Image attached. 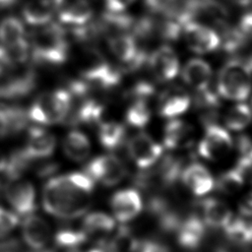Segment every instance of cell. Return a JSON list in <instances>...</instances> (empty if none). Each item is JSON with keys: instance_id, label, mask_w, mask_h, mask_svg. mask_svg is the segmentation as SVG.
I'll return each instance as SVG.
<instances>
[{"instance_id": "cell-1", "label": "cell", "mask_w": 252, "mask_h": 252, "mask_svg": "<svg viewBox=\"0 0 252 252\" xmlns=\"http://www.w3.org/2000/svg\"><path fill=\"white\" fill-rule=\"evenodd\" d=\"M94 180L85 172H70L46 181L42 191V206L51 216L76 219L91 207Z\"/></svg>"}, {"instance_id": "cell-2", "label": "cell", "mask_w": 252, "mask_h": 252, "mask_svg": "<svg viewBox=\"0 0 252 252\" xmlns=\"http://www.w3.org/2000/svg\"><path fill=\"white\" fill-rule=\"evenodd\" d=\"M32 54L40 64L60 65L68 58L69 44L65 31L55 23L36 30L32 36Z\"/></svg>"}, {"instance_id": "cell-3", "label": "cell", "mask_w": 252, "mask_h": 252, "mask_svg": "<svg viewBox=\"0 0 252 252\" xmlns=\"http://www.w3.org/2000/svg\"><path fill=\"white\" fill-rule=\"evenodd\" d=\"M218 94L229 100L244 101L252 91V72L243 60L231 59L218 75Z\"/></svg>"}, {"instance_id": "cell-4", "label": "cell", "mask_w": 252, "mask_h": 252, "mask_svg": "<svg viewBox=\"0 0 252 252\" xmlns=\"http://www.w3.org/2000/svg\"><path fill=\"white\" fill-rule=\"evenodd\" d=\"M72 103V95L66 89L40 94L28 110L29 119L42 125L64 122Z\"/></svg>"}, {"instance_id": "cell-5", "label": "cell", "mask_w": 252, "mask_h": 252, "mask_svg": "<svg viewBox=\"0 0 252 252\" xmlns=\"http://www.w3.org/2000/svg\"><path fill=\"white\" fill-rule=\"evenodd\" d=\"M83 52L80 61L81 76L91 88L108 90L120 83L122 71L112 66L98 50L88 48Z\"/></svg>"}, {"instance_id": "cell-6", "label": "cell", "mask_w": 252, "mask_h": 252, "mask_svg": "<svg viewBox=\"0 0 252 252\" xmlns=\"http://www.w3.org/2000/svg\"><path fill=\"white\" fill-rule=\"evenodd\" d=\"M233 148V141L227 130L216 123L205 125V133L198 144L200 157L208 160H219Z\"/></svg>"}, {"instance_id": "cell-7", "label": "cell", "mask_w": 252, "mask_h": 252, "mask_svg": "<svg viewBox=\"0 0 252 252\" xmlns=\"http://www.w3.org/2000/svg\"><path fill=\"white\" fill-rule=\"evenodd\" d=\"M84 172L94 181H98L104 186H114L126 176L127 169L117 157L102 155L90 160L86 164Z\"/></svg>"}, {"instance_id": "cell-8", "label": "cell", "mask_w": 252, "mask_h": 252, "mask_svg": "<svg viewBox=\"0 0 252 252\" xmlns=\"http://www.w3.org/2000/svg\"><path fill=\"white\" fill-rule=\"evenodd\" d=\"M182 32L188 48L197 54L213 52L221 43L220 34L214 29L197 21H187Z\"/></svg>"}, {"instance_id": "cell-9", "label": "cell", "mask_w": 252, "mask_h": 252, "mask_svg": "<svg viewBox=\"0 0 252 252\" xmlns=\"http://www.w3.org/2000/svg\"><path fill=\"white\" fill-rule=\"evenodd\" d=\"M127 152L130 158L141 169L154 166L161 158L163 147L144 133L134 135L127 144Z\"/></svg>"}, {"instance_id": "cell-10", "label": "cell", "mask_w": 252, "mask_h": 252, "mask_svg": "<svg viewBox=\"0 0 252 252\" xmlns=\"http://www.w3.org/2000/svg\"><path fill=\"white\" fill-rule=\"evenodd\" d=\"M37 85V77L32 68L9 72L0 83V99L17 100L32 94Z\"/></svg>"}, {"instance_id": "cell-11", "label": "cell", "mask_w": 252, "mask_h": 252, "mask_svg": "<svg viewBox=\"0 0 252 252\" xmlns=\"http://www.w3.org/2000/svg\"><path fill=\"white\" fill-rule=\"evenodd\" d=\"M5 197L12 209L20 216L32 214L36 209L33 185L25 179H11L4 186Z\"/></svg>"}, {"instance_id": "cell-12", "label": "cell", "mask_w": 252, "mask_h": 252, "mask_svg": "<svg viewBox=\"0 0 252 252\" xmlns=\"http://www.w3.org/2000/svg\"><path fill=\"white\" fill-rule=\"evenodd\" d=\"M147 61L153 76L161 83L172 81L180 70L178 55L168 45H162L155 49Z\"/></svg>"}, {"instance_id": "cell-13", "label": "cell", "mask_w": 252, "mask_h": 252, "mask_svg": "<svg viewBox=\"0 0 252 252\" xmlns=\"http://www.w3.org/2000/svg\"><path fill=\"white\" fill-rule=\"evenodd\" d=\"M191 97L186 90L179 86L168 87L159 94L158 112L161 117L177 118L190 107Z\"/></svg>"}, {"instance_id": "cell-14", "label": "cell", "mask_w": 252, "mask_h": 252, "mask_svg": "<svg viewBox=\"0 0 252 252\" xmlns=\"http://www.w3.org/2000/svg\"><path fill=\"white\" fill-rule=\"evenodd\" d=\"M113 217L120 222H127L136 218L142 211L143 202L139 192L133 188L115 192L110 199Z\"/></svg>"}, {"instance_id": "cell-15", "label": "cell", "mask_w": 252, "mask_h": 252, "mask_svg": "<svg viewBox=\"0 0 252 252\" xmlns=\"http://www.w3.org/2000/svg\"><path fill=\"white\" fill-rule=\"evenodd\" d=\"M55 10L61 23L73 27L91 22L93 7L88 0H54Z\"/></svg>"}, {"instance_id": "cell-16", "label": "cell", "mask_w": 252, "mask_h": 252, "mask_svg": "<svg viewBox=\"0 0 252 252\" xmlns=\"http://www.w3.org/2000/svg\"><path fill=\"white\" fill-rule=\"evenodd\" d=\"M56 147V138L41 127H32L28 132L27 143L23 148L32 159L45 158L52 155Z\"/></svg>"}, {"instance_id": "cell-17", "label": "cell", "mask_w": 252, "mask_h": 252, "mask_svg": "<svg viewBox=\"0 0 252 252\" xmlns=\"http://www.w3.org/2000/svg\"><path fill=\"white\" fill-rule=\"evenodd\" d=\"M22 234L28 246L33 250H38L44 248L49 241L51 229L41 217L30 214L23 220Z\"/></svg>"}, {"instance_id": "cell-18", "label": "cell", "mask_w": 252, "mask_h": 252, "mask_svg": "<svg viewBox=\"0 0 252 252\" xmlns=\"http://www.w3.org/2000/svg\"><path fill=\"white\" fill-rule=\"evenodd\" d=\"M181 180L183 184L197 196L206 195L215 188V180L209 169L199 162L190 163L183 168Z\"/></svg>"}, {"instance_id": "cell-19", "label": "cell", "mask_w": 252, "mask_h": 252, "mask_svg": "<svg viewBox=\"0 0 252 252\" xmlns=\"http://www.w3.org/2000/svg\"><path fill=\"white\" fill-rule=\"evenodd\" d=\"M175 235L178 244L182 248L195 250L202 244L205 238V222L197 215H189L186 219H183Z\"/></svg>"}, {"instance_id": "cell-20", "label": "cell", "mask_w": 252, "mask_h": 252, "mask_svg": "<svg viewBox=\"0 0 252 252\" xmlns=\"http://www.w3.org/2000/svg\"><path fill=\"white\" fill-rule=\"evenodd\" d=\"M194 139V128L188 122L171 118L163 129V146L168 150L188 148Z\"/></svg>"}, {"instance_id": "cell-21", "label": "cell", "mask_w": 252, "mask_h": 252, "mask_svg": "<svg viewBox=\"0 0 252 252\" xmlns=\"http://www.w3.org/2000/svg\"><path fill=\"white\" fill-rule=\"evenodd\" d=\"M182 80L195 92L209 89L213 77L211 65L201 58H191L182 69Z\"/></svg>"}, {"instance_id": "cell-22", "label": "cell", "mask_w": 252, "mask_h": 252, "mask_svg": "<svg viewBox=\"0 0 252 252\" xmlns=\"http://www.w3.org/2000/svg\"><path fill=\"white\" fill-rule=\"evenodd\" d=\"M202 220L210 227H224L232 218L231 210L222 201L215 198H207L198 203Z\"/></svg>"}, {"instance_id": "cell-23", "label": "cell", "mask_w": 252, "mask_h": 252, "mask_svg": "<svg viewBox=\"0 0 252 252\" xmlns=\"http://www.w3.org/2000/svg\"><path fill=\"white\" fill-rule=\"evenodd\" d=\"M28 120V112L20 106L0 104V137L15 135L23 131Z\"/></svg>"}, {"instance_id": "cell-24", "label": "cell", "mask_w": 252, "mask_h": 252, "mask_svg": "<svg viewBox=\"0 0 252 252\" xmlns=\"http://www.w3.org/2000/svg\"><path fill=\"white\" fill-rule=\"evenodd\" d=\"M55 10L54 0H31L23 9V18L31 26L42 27L50 23Z\"/></svg>"}, {"instance_id": "cell-25", "label": "cell", "mask_w": 252, "mask_h": 252, "mask_svg": "<svg viewBox=\"0 0 252 252\" xmlns=\"http://www.w3.org/2000/svg\"><path fill=\"white\" fill-rule=\"evenodd\" d=\"M134 19L125 12H104L96 22L100 34H109V36L127 33L134 26Z\"/></svg>"}, {"instance_id": "cell-26", "label": "cell", "mask_w": 252, "mask_h": 252, "mask_svg": "<svg viewBox=\"0 0 252 252\" xmlns=\"http://www.w3.org/2000/svg\"><path fill=\"white\" fill-rule=\"evenodd\" d=\"M63 151L67 158L73 161H84L91 153L89 138L81 131H70L63 140Z\"/></svg>"}, {"instance_id": "cell-27", "label": "cell", "mask_w": 252, "mask_h": 252, "mask_svg": "<svg viewBox=\"0 0 252 252\" xmlns=\"http://www.w3.org/2000/svg\"><path fill=\"white\" fill-rule=\"evenodd\" d=\"M252 120V108L242 101L229 107L223 115V124L231 131H242Z\"/></svg>"}, {"instance_id": "cell-28", "label": "cell", "mask_w": 252, "mask_h": 252, "mask_svg": "<svg viewBox=\"0 0 252 252\" xmlns=\"http://www.w3.org/2000/svg\"><path fill=\"white\" fill-rule=\"evenodd\" d=\"M98 141L107 150L119 148L125 138V129L122 124L114 121L100 122L98 127Z\"/></svg>"}, {"instance_id": "cell-29", "label": "cell", "mask_w": 252, "mask_h": 252, "mask_svg": "<svg viewBox=\"0 0 252 252\" xmlns=\"http://www.w3.org/2000/svg\"><path fill=\"white\" fill-rule=\"evenodd\" d=\"M83 230L88 234H104L112 231L115 220L112 217L102 212H94L87 215L83 220Z\"/></svg>"}, {"instance_id": "cell-30", "label": "cell", "mask_w": 252, "mask_h": 252, "mask_svg": "<svg viewBox=\"0 0 252 252\" xmlns=\"http://www.w3.org/2000/svg\"><path fill=\"white\" fill-rule=\"evenodd\" d=\"M245 173L236 166L222 172L215 181L217 190L224 195H233L241 190L244 181Z\"/></svg>"}, {"instance_id": "cell-31", "label": "cell", "mask_w": 252, "mask_h": 252, "mask_svg": "<svg viewBox=\"0 0 252 252\" xmlns=\"http://www.w3.org/2000/svg\"><path fill=\"white\" fill-rule=\"evenodd\" d=\"M25 37V28L22 21L10 16L0 22V41L4 46H10Z\"/></svg>"}, {"instance_id": "cell-32", "label": "cell", "mask_w": 252, "mask_h": 252, "mask_svg": "<svg viewBox=\"0 0 252 252\" xmlns=\"http://www.w3.org/2000/svg\"><path fill=\"white\" fill-rule=\"evenodd\" d=\"M34 159L31 158L24 149L14 151L8 158H6V164L4 172L6 177L11 179L21 178V176L31 167Z\"/></svg>"}, {"instance_id": "cell-33", "label": "cell", "mask_w": 252, "mask_h": 252, "mask_svg": "<svg viewBox=\"0 0 252 252\" xmlns=\"http://www.w3.org/2000/svg\"><path fill=\"white\" fill-rule=\"evenodd\" d=\"M152 112L147 99L134 98L126 111V121L135 128L145 127L151 120Z\"/></svg>"}, {"instance_id": "cell-34", "label": "cell", "mask_w": 252, "mask_h": 252, "mask_svg": "<svg viewBox=\"0 0 252 252\" xmlns=\"http://www.w3.org/2000/svg\"><path fill=\"white\" fill-rule=\"evenodd\" d=\"M228 241L237 246L249 244V222L241 218L231 219L223 227Z\"/></svg>"}, {"instance_id": "cell-35", "label": "cell", "mask_w": 252, "mask_h": 252, "mask_svg": "<svg viewBox=\"0 0 252 252\" xmlns=\"http://www.w3.org/2000/svg\"><path fill=\"white\" fill-rule=\"evenodd\" d=\"M88 234L83 230H77L73 228H61L59 229L55 236L54 241L57 246L64 249L77 248L81 244L85 243L88 239Z\"/></svg>"}, {"instance_id": "cell-36", "label": "cell", "mask_w": 252, "mask_h": 252, "mask_svg": "<svg viewBox=\"0 0 252 252\" xmlns=\"http://www.w3.org/2000/svg\"><path fill=\"white\" fill-rule=\"evenodd\" d=\"M236 167L244 173L252 169V140L248 136H239L236 141Z\"/></svg>"}, {"instance_id": "cell-37", "label": "cell", "mask_w": 252, "mask_h": 252, "mask_svg": "<svg viewBox=\"0 0 252 252\" xmlns=\"http://www.w3.org/2000/svg\"><path fill=\"white\" fill-rule=\"evenodd\" d=\"M129 252H170V249L165 244L153 239L133 237Z\"/></svg>"}, {"instance_id": "cell-38", "label": "cell", "mask_w": 252, "mask_h": 252, "mask_svg": "<svg viewBox=\"0 0 252 252\" xmlns=\"http://www.w3.org/2000/svg\"><path fill=\"white\" fill-rule=\"evenodd\" d=\"M5 47L14 63H24L29 58L31 46L26 38L20 40L17 43Z\"/></svg>"}, {"instance_id": "cell-39", "label": "cell", "mask_w": 252, "mask_h": 252, "mask_svg": "<svg viewBox=\"0 0 252 252\" xmlns=\"http://www.w3.org/2000/svg\"><path fill=\"white\" fill-rule=\"evenodd\" d=\"M19 223V217L2 207H0V238L9 234Z\"/></svg>"}, {"instance_id": "cell-40", "label": "cell", "mask_w": 252, "mask_h": 252, "mask_svg": "<svg viewBox=\"0 0 252 252\" xmlns=\"http://www.w3.org/2000/svg\"><path fill=\"white\" fill-rule=\"evenodd\" d=\"M236 30L244 42L252 41V12L246 13L241 17Z\"/></svg>"}, {"instance_id": "cell-41", "label": "cell", "mask_w": 252, "mask_h": 252, "mask_svg": "<svg viewBox=\"0 0 252 252\" xmlns=\"http://www.w3.org/2000/svg\"><path fill=\"white\" fill-rule=\"evenodd\" d=\"M14 65L15 63L8 53L6 47L3 44H0V77L6 76L9 72H11Z\"/></svg>"}, {"instance_id": "cell-42", "label": "cell", "mask_w": 252, "mask_h": 252, "mask_svg": "<svg viewBox=\"0 0 252 252\" xmlns=\"http://www.w3.org/2000/svg\"><path fill=\"white\" fill-rule=\"evenodd\" d=\"M58 168H59V164L55 161H43L38 163L34 170L37 176L41 178H45L52 175L54 172H56Z\"/></svg>"}, {"instance_id": "cell-43", "label": "cell", "mask_w": 252, "mask_h": 252, "mask_svg": "<svg viewBox=\"0 0 252 252\" xmlns=\"http://www.w3.org/2000/svg\"><path fill=\"white\" fill-rule=\"evenodd\" d=\"M135 0H104L107 11L124 12Z\"/></svg>"}, {"instance_id": "cell-44", "label": "cell", "mask_w": 252, "mask_h": 252, "mask_svg": "<svg viewBox=\"0 0 252 252\" xmlns=\"http://www.w3.org/2000/svg\"><path fill=\"white\" fill-rule=\"evenodd\" d=\"M238 211L243 217H252V192L246 194L239 201Z\"/></svg>"}, {"instance_id": "cell-45", "label": "cell", "mask_w": 252, "mask_h": 252, "mask_svg": "<svg viewBox=\"0 0 252 252\" xmlns=\"http://www.w3.org/2000/svg\"><path fill=\"white\" fill-rule=\"evenodd\" d=\"M17 0H0V9H5L13 6Z\"/></svg>"}, {"instance_id": "cell-46", "label": "cell", "mask_w": 252, "mask_h": 252, "mask_svg": "<svg viewBox=\"0 0 252 252\" xmlns=\"http://www.w3.org/2000/svg\"><path fill=\"white\" fill-rule=\"evenodd\" d=\"M230 1L239 6H247L252 3V0H230Z\"/></svg>"}, {"instance_id": "cell-47", "label": "cell", "mask_w": 252, "mask_h": 252, "mask_svg": "<svg viewBox=\"0 0 252 252\" xmlns=\"http://www.w3.org/2000/svg\"><path fill=\"white\" fill-rule=\"evenodd\" d=\"M6 164V158L0 153V171H3Z\"/></svg>"}, {"instance_id": "cell-48", "label": "cell", "mask_w": 252, "mask_h": 252, "mask_svg": "<svg viewBox=\"0 0 252 252\" xmlns=\"http://www.w3.org/2000/svg\"><path fill=\"white\" fill-rule=\"evenodd\" d=\"M249 244H252V221L249 222Z\"/></svg>"}, {"instance_id": "cell-49", "label": "cell", "mask_w": 252, "mask_h": 252, "mask_svg": "<svg viewBox=\"0 0 252 252\" xmlns=\"http://www.w3.org/2000/svg\"><path fill=\"white\" fill-rule=\"evenodd\" d=\"M32 252H53V251H51V250H47V249H38V250H33Z\"/></svg>"}, {"instance_id": "cell-50", "label": "cell", "mask_w": 252, "mask_h": 252, "mask_svg": "<svg viewBox=\"0 0 252 252\" xmlns=\"http://www.w3.org/2000/svg\"><path fill=\"white\" fill-rule=\"evenodd\" d=\"M66 252H80L77 248H73V249H65Z\"/></svg>"}, {"instance_id": "cell-51", "label": "cell", "mask_w": 252, "mask_h": 252, "mask_svg": "<svg viewBox=\"0 0 252 252\" xmlns=\"http://www.w3.org/2000/svg\"><path fill=\"white\" fill-rule=\"evenodd\" d=\"M2 190H4V189H3V186H2V184H1V182H0V195H1Z\"/></svg>"}]
</instances>
